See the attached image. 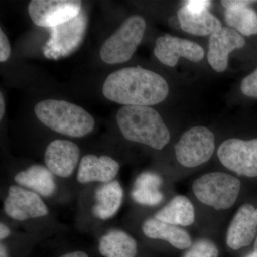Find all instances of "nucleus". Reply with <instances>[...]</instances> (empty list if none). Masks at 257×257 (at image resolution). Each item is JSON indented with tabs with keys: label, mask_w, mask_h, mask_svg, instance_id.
<instances>
[{
	"label": "nucleus",
	"mask_w": 257,
	"mask_h": 257,
	"mask_svg": "<svg viewBox=\"0 0 257 257\" xmlns=\"http://www.w3.org/2000/svg\"><path fill=\"white\" fill-rule=\"evenodd\" d=\"M169 91L164 77L140 66L109 74L102 88L106 99L124 106L155 105L165 100Z\"/></svg>",
	"instance_id": "nucleus-1"
},
{
	"label": "nucleus",
	"mask_w": 257,
	"mask_h": 257,
	"mask_svg": "<svg viewBox=\"0 0 257 257\" xmlns=\"http://www.w3.org/2000/svg\"><path fill=\"white\" fill-rule=\"evenodd\" d=\"M120 131L128 141L162 150L170 133L158 111L148 106H124L116 114Z\"/></svg>",
	"instance_id": "nucleus-2"
},
{
	"label": "nucleus",
	"mask_w": 257,
	"mask_h": 257,
	"mask_svg": "<svg viewBox=\"0 0 257 257\" xmlns=\"http://www.w3.org/2000/svg\"><path fill=\"white\" fill-rule=\"evenodd\" d=\"M37 119L56 133L82 138L92 131L94 120L83 108L64 100L47 99L35 107Z\"/></svg>",
	"instance_id": "nucleus-3"
},
{
	"label": "nucleus",
	"mask_w": 257,
	"mask_h": 257,
	"mask_svg": "<svg viewBox=\"0 0 257 257\" xmlns=\"http://www.w3.org/2000/svg\"><path fill=\"white\" fill-rule=\"evenodd\" d=\"M192 188L198 200L216 210H221L234 205L239 196L241 182L228 174L211 172L197 179Z\"/></svg>",
	"instance_id": "nucleus-4"
},
{
	"label": "nucleus",
	"mask_w": 257,
	"mask_h": 257,
	"mask_svg": "<svg viewBox=\"0 0 257 257\" xmlns=\"http://www.w3.org/2000/svg\"><path fill=\"white\" fill-rule=\"evenodd\" d=\"M146 29L143 18L133 15L103 44L100 50L101 60L107 64H121L132 58L143 40Z\"/></svg>",
	"instance_id": "nucleus-5"
},
{
	"label": "nucleus",
	"mask_w": 257,
	"mask_h": 257,
	"mask_svg": "<svg viewBox=\"0 0 257 257\" xmlns=\"http://www.w3.org/2000/svg\"><path fill=\"white\" fill-rule=\"evenodd\" d=\"M87 23V13L82 9L75 18L50 28V39L43 47L44 55L50 60H58L71 55L82 44Z\"/></svg>",
	"instance_id": "nucleus-6"
},
{
	"label": "nucleus",
	"mask_w": 257,
	"mask_h": 257,
	"mask_svg": "<svg viewBox=\"0 0 257 257\" xmlns=\"http://www.w3.org/2000/svg\"><path fill=\"white\" fill-rule=\"evenodd\" d=\"M215 149L214 133L204 126H194L182 135L175 145V155L179 163L193 168L208 162Z\"/></svg>",
	"instance_id": "nucleus-7"
},
{
	"label": "nucleus",
	"mask_w": 257,
	"mask_h": 257,
	"mask_svg": "<svg viewBox=\"0 0 257 257\" xmlns=\"http://www.w3.org/2000/svg\"><path fill=\"white\" fill-rule=\"evenodd\" d=\"M221 163L238 175L257 177V139H229L218 149Z\"/></svg>",
	"instance_id": "nucleus-8"
},
{
	"label": "nucleus",
	"mask_w": 257,
	"mask_h": 257,
	"mask_svg": "<svg viewBox=\"0 0 257 257\" xmlns=\"http://www.w3.org/2000/svg\"><path fill=\"white\" fill-rule=\"evenodd\" d=\"M82 2L73 0H33L28 6L32 21L39 27L54 28L75 18Z\"/></svg>",
	"instance_id": "nucleus-9"
},
{
	"label": "nucleus",
	"mask_w": 257,
	"mask_h": 257,
	"mask_svg": "<svg viewBox=\"0 0 257 257\" xmlns=\"http://www.w3.org/2000/svg\"><path fill=\"white\" fill-rule=\"evenodd\" d=\"M7 215L18 221L43 217L48 214V208L37 193L19 186L13 185L8 190L4 202Z\"/></svg>",
	"instance_id": "nucleus-10"
},
{
	"label": "nucleus",
	"mask_w": 257,
	"mask_h": 257,
	"mask_svg": "<svg viewBox=\"0 0 257 257\" xmlns=\"http://www.w3.org/2000/svg\"><path fill=\"white\" fill-rule=\"evenodd\" d=\"M154 53L160 62L170 67L177 65L179 57L198 62L204 57V51L200 45L190 40L171 35H165L157 39Z\"/></svg>",
	"instance_id": "nucleus-11"
},
{
	"label": "nucleus",
	"mask_w": 257,
	"mask_h": 257,
	"mask_svg": "<svg viewBox=\"0 0 257 257\" xmlns=\"http://www.w3.org/2000/svg\"><path fill=\"white\" fill-rule=\"evenodd\" d=\"M244 45V39L234 29L222 28L213 33L209 38L207 55L211 68L217 72H224L230 52Z\"/></svg>",
	"instance_id": "nucleus-12"
},
{
	"label": "nucleus",
	"mask_w": 257,
	"mask_h": 257,
	"mask_svg": "<svg viewBox=\"0 0 257 257\" xmlns=\"http://www.w3.org/2000/svg\"><path fill=\"white\" fill-rule=\"evenodd\" d=\"M80 150L69 140H57L47 146L45 162L53 175L67 178L72 175L78 164Z\"/></svg>",
	"instance_id": "nucleus-13"
},
{
	"label": "nucleus",
	"mask_w": 257,
	"mask_h": 257,
	"mask_svg": "<svg viewBox=\"0 0 257 257\" xmlns=\"http://www.w3.org/2000/svg\"><path fill=\"white\" fill-rule=\"evenodd\" d=\"M257 231V209L243 204L236 211L226 234V244L234 250L247 246L252 242Z\"/></svg>",
	"instance_id": "nucleus-14"
},
{
	"label": "nucleus",
	"mask_w": 257,
	"mask_h": 257,
	"mask_svg": "<svg viewBox=\"0 0 257 257\" xmlns=\"http://www.w3.org/2000/svg\"><path fill=\"white\" fill-rule=\"evenodd\" d=\"M119 168V164L111 157L85 155L79 162L77 179L82 184L108 183L116 177Z\"/></svg>",
	"instance_id": "nucleus-15"
},
{
	"label": "nucleus",
	"mask_w": 257,
	"mask_h": 257,
	"mask_svg": "<svg viewBox=\"0 0 257 257\" xmlns=\"http://www.w3.org/2000/svg\"><path fill=\"white\" fill-rule=\"evenodd\" d=\"M142 229L147 237L165 240L178 249H187L192 245V238L186 230L155 217L144 221Z\"/></svg>",
	"instance_id": "nucleus-16"
},
{
	"label": "nucleus",
	"mask_w": 257,
	"mask_h": 257,
	"mask_svg": "<svg viewBox=\"0 0 257 257\" xmlns=\"http://www.w3.org/2000/svg\"><path fill=\"white\" fill-rule=\"evenodd\" d=\"M177 16L181 28L191 35L207 36L222 28L220 21L208 10L194 11L184 6L179 10Z\"/></svg>",
	"instance_id": "nucleus-17"
},
{
	"label": "nucleus",
	"mask_w": 257,
	"mask_h": 257,
	"mask_svg": "<svg viewBox=\"0 0 257 257\" xmlns=\"http://www.w3.org/2000/svg\"><path fill=\"white\" fill-rule=\"evenodd\" d=\"M124 192L118 181L103 184L96 189L95 204L92 207L93 215L101 220L113 217L122 204Z\"/></svg>",
	"instance_id": "nucleus-18"
},
{
	"label": "nucleus",
	"mask_w": 257,
	"mask_h": 257,
	"mask_svg": "<svg viewBox=\"0 0 257 257\" xmlns=\"http://www.w3.org/2000/svg\"><path fill=\"white\" fill-rule=\"evenodd\" d=\"M15 181L44 197H52L57 188L53 174L47 167L40 165L30 166L19 172L15 175Z\"/></svg>",
	"instance_id": "nucleus-19"
},
{
	"label": "nucleus",
	"mask_w": 257,
	"mask_h": 257,
	"mask_svg": "<svg viewBox=\"0 0 257 257\" xmlns=\"http://www.w3.org/2000/svg\"><path fill=\"white\" fill-rule=\"evenodd\" d=\"M99 251L104 257H135L138 253V243L125 231L113 229L99 239Z\"/></svg>",
	"instance_id": "nucleus-20"
},
{
	"label": "nucleus",
	"mask_w": 257,
	"mask_h": 257,
	"mask_svg": "<svg viewBox=\"0 0 257 257\" xmlns=\"http://www.w3.org/2000/svg\"><path fill=\"white\" fill-rule=\"evenodd\" d=\"M155 217L176 226H190L195 219L194 206L188 198L182 195L177 196L159 211Z\"/></svg>",
	"instance_id": "nucleus-21"
},
{
	"label": "nucleus",
	"mask_w": 257,
	"mask_h": 257,
	"mask_svg": "<svg viewBox=\"0 0 257 257\" xmlns=\"http://www.w3.org/2000/svg\"><path fill=\"white\" fill-rule=\"evenodd\" d=\"M162 179L153 172H144L135 180L132 197L138 204L155 206L163 200L164 196L160 191Z\"/></svg>",
	"instance_id": "nucleus-22"
},
{
	"label": "nucleus",
	"mask_w": 257,
	"mask_h": 257,
	"mask_svg": "<svg viewBox=\"0 0 257 257\" xmlns=\"http://www.w3.org/2000/svg\"><path fill=\"white\" fill-rule=\"evenodd\" d=\"M226 23L245 36L257 34V13L248 7L226 10Z\"/></svg>",
	"instance_id": "nucleus-23"
},
{
	"label": "nucleus",
	"mask_w": 257,
	"mask_h": 257,
	"mask_svg": "<svg viewBox=\"0 0 257 257\" xmlns=\"http://www.w3.org/2000/svg\"><path fill=\"white\" fill-rule=\"evenodd\" d=\"M219 250L210 240H197L189 248L182 257H218Z\"/></svg>",
	"instance_id": "nucleus-24"
},
{
	"label": "nucleus",
	"mask_w": 257,
	"mask_h": 257,
	"mask_svg": "<svg viewBox=\"0 0 257 257\" xmlns=\"http://www.w3.org/2000/svg\"><path fill=\"white\" fill-rule=\"evenodd\" d=\"M241 90L244 95L257 98V68L243 79Z\"/></svg>",
	"instance_id": "nucleus-25"
},
{
	"label": "nucleus",
	"mask_w": 257,
	"mask_h": 257,
	"mask_svg": "<svg viewBox=\"0 0 257 257\" xmlns=\"http://www.w3.org/2000/svg\"><path fill=\"white\" fill-rule=\"evenodd\" d=\"M11 48L8 37L3 30H0V62H4L9 59Z\"/></svg>",
	"instance_id": "nucleus-26"
},
{
	"label": "nucleus",
	"mask_w": 257,
	"mask_h": 257,
	"mask_svg": "<svg viewBox=\"0 0 257 257\" xmlns=\"http://www.w3.org/2000/svg\"><path fill=\"white\" fill-rule=\"evenodd\" d=\"M211 1L191 0V1L186 2L184 6L194 11H203V10H208V8L211 6Z\"/></svg>",
	"instance_id": "nucleus-27"
},
{
	"label": "nucleus",
	"mask_w": 257,
	"mask_h": 257,
	"mask_svg": "<svg viewBox=\"0 0 257 257\" xmlns=\"http://www.w3.org/2000/svg\"><path fill=\"white\" fill-rule=\"evenodd\" d=\"M254 3H256V1H248V0H226V1L221 2V5L226 8V10L245 8Z\"/></svg>",
	"instance_id": "nucleus-28"
},
{
	"label": "nucleus",
	"mask_w": 257,
	"mask_h": 257,
	"mask_svg": "<svg viewBox=\"0 0 257 257\" xmlns=\"http://www.w3.org/2000/svg\"><path fill=\"white\" fill-rule=\"evenodd\" d=\"M10 235V228L5 224L4 223L2 222L0 224V239L4 240L8 238Z\"/></svg>",
	"instance_id": "nucleus-29"
},
{
	"label": "nucleus",
	"mask_w": 257,
	"mask_h": 257,
	"mask_svg": "<svg viewBox=\"0 0 257 257\" xmlns=\"http://www.w3.org/2000/svg\"><path fill=\"white\" fill-rule=\"evenodd\" d=\"M60 257H89L87 253L82 251H75L64 253Z\"/></svg>",
	"instance_id": "nucleus-30"
},
{
	"label": "nucleus",
	"mask_w": 257,
	"mask_h": 257,
	"mask_svg": "<svg viewBox=\"0 0 257 257\" xmlns=\"http://www.w3.org/2000/svg\"><path fill=\"white\" fill-rule=\"evenodd\" d=\"M5 111V99L3 93L0 94V119H3Z\"/></svg>",
	"instance_id": "nucleus-31"
},
{
	"label": "nucleus",
	"mask_w": 257,
	"mask_h": 257,
	"mask_svg": "<svg viewBox=\"0 0 257 257\" xmlns=\"http://www.w3.org/2000/svg\"><path fill=\"white\" fill-rule=\"evenodd\" d=\"M0 257H9L8 248L4 243H1L0 244Z\"/></svg>",
	"instance_id": "nucleus-32"
},
{
	"label": "nucleus",
	"mask_w": 257,
	"mask_h": 257,
	"mask_svg": "<svg viewBox=\"0 0 257 257\" xmlns=\"http://www.w3.org/2000/svg\"><path fill=\"white\" fill-rule=\"evenodd\" d=\"M253 252L256 253L257 254V237H256V241H255L254 251H253Z\"/></svg>",
	"instance_id": "nucleus-33"
},
{
	"label": "nucleus",
	"mask_w": 257,
	"mask_h": 257,
	"mask_svg": "<svg viewBox=\"0 0 257 257\" xmlns=\"http://www.w3.org/2000/svg\"><path fill=\"white\" fill-rule=\"evenodd\" d=\"M247 257H257V254L256 253L253 252L251 253V254L248 255Z\"/></svg>",
	"instance_id": "nucleus-34"
}]
</instances>
